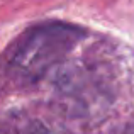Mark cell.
Wrapping results in <instances>:
<instances>
[{"label": "cell", "instance_id": "obj_1", "mask_svg": "<svg viewBox=\"0 0 134 134\" xmlns=\"http://www.w3.org/2000/svg\"><path fill=\"white\" fill-rule=\"evenodd\" d=\"M85 36L87 31L76 24L61 20L37 24L15 46L10 66L20 78L29 82L41 80L53 66L65 61Z\"/></svg>", "mask_w": 134, "mask_h": 134}, {"label": "cell", "instance_id": "obj_2", "mask_svg": "<svg viewBox=\"0 0 134 134\" xmlns=\"http://www.w3.org/2000/svg\"><path fill=\"white\" fill-rule=\"evenodd\" d=\"M19 134H53V132L39 119H29L19 126Z\"/></svg>", "mask_w": 134, "mask_h": 134}, {"label": "cell", "instance_id": "obj_3", "mask_svg": "<svg viewBox=\"0 0 134 134\" xmlns=\"http://www.w3.org/2000/svg\"><path fill=\"white\" fill-rule=\"evenodd\" d=\"M0 134H3V132H0Z\"/></svg>", "mask_w": 134, "mask_h": 134}]
</instances>
